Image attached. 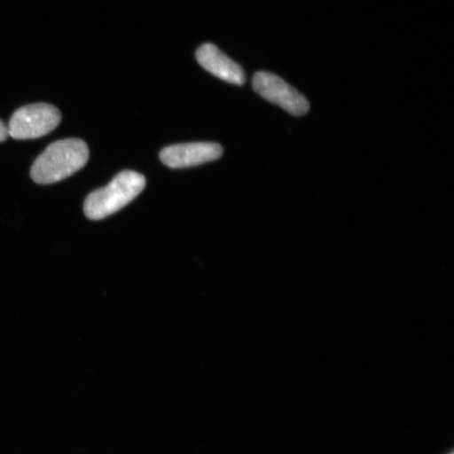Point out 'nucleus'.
I'll return each instance as SVG.
<instances>
[{"mask_svg": "<svg viewBox=\"0 0 454 454\" xmlns=\"http://www.w3.org/2000/svg\"><path fill=\"white\" fill-rule=\"evenodd\" d=\"M450 454H453V452H450Z\"/></svg>", "mask_w": 454, "mask_h": 454, "instance_id": "obj_8", "label": "nucleus"}, {"mask_svg": "<svg viewBox=\"0 0 454 454\" xmlns=\"http://www.w3.org/2000/svg\"><path fill=\"white\" fill-rule=\"evenodd\" d=\"M253 87L261 98L282 107L294 116H303L309 111V102L302 94L269 72L254 74Z\"/></svg>", "mask_w": 454, "mask_h": 454, "instance_id": "obj_4", "label": "nucleus"}, {"mask_svg": "<svg viewBox=\"0 0 454 454\" xmlns=\"http://www.w3.org/2000/svg\"><path fill=\"white\" fill-rule=\"evenodd\" d=\"M8 136V127L5 126V124L2 121H0V142L7 140Z\"/></svg>", "mask_w": 454, "mask_h": 454, "instance_id": "obj_7", "label": "nucleus"}, {"mask_svg": "<svg viewBox=\"0 0 454 454\" xmlns=\"http://www.w3.org/2000/svg\"><path fill=\"white\" fill-rule=\"evenodd\" d=\"M197 60L204 70L214 76L231 84L246 83V73L234 60L231 59L213 43L202 44L196 52Z\"/></svg>", "mask_w": 454, "mask_h": 454, "instance_id": "obj_6", "label": "nucleus"}, {"mask_svg": "<svg viewBox=\"0 0 454 454\" xmlns=\"http://www.w3.org/2000/svg\"><path fill=\"white\" fill-rule=\"evenodd\" d=\"M223 155V146L215 142H194L168 146L159 156L167 167L184 168L217 160Z\"/></svg>", "mask_w": 454, "mask_h": 454, "instance_id": "obj_5", "label": "nucleus"}, {"mask_svg": "<svg viewBox=\"0 0 454 454\" xmlns=\"http://www.w3.org/2000/svg\"><path fill=\"white\" fill-rule=\"evenodd\" d=\"M144 175L123 170L104 189L90 192L84 201V213L90 220H100L121 211L145 190Z\"/></svg>", "mask_w": 454, "mask_h": 454, "instance_id": "obj_2", "label": "nucleus"}, {"mask_svg": "<svg viewBox=\"0 0 454 454\" xmlns=\"http://www.w3.org/2000/svg\"><path fill=\"white\" fill-rule=\"evenodd\" d=\"M89 156V147L82 139L56 141L34 162L31 177L38 184L59 183L82 169Z\"/></svg>", "mask_w": 454, "mask_h": 454, "instance_id": "obj_1", "label": "nucleus"}, {"mask_svg": "<svg viewBox=\"0 0 454 454\" xmlns=\"http://www.w3.org/2000/svg\"><path fill=\"white\" fill-rule=\"evenodd\" d=\"M61 121L57 107L48 104H34L17 110L9 122L8 132L17 140L41 138L52 132Z\"/></svg>", "mask_w": 454, "mask_h": 454, "instance_id": "obj_3", "label": "nucleus"}]
</instances>
